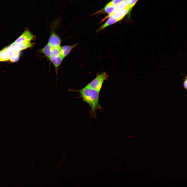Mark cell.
<instances>
[{"instance_id": "cell-1", "label": "cell", "mask_w": 187, "mask_h": 187, "mask_svg": "<svg viewBox=\"0 0 187 187\" xmlns=\"http://www.w3.org/2000/svg\"><path fill=\"white\" fill-rule=\"evenodd\" d=\"M69 91L79 93L80 97L90 107V116L91 117L95 118L97 116L96 111L102 110V108L99 101V92L91 88L87 85L80 90L70 89Z\"/></svg>"}, {"instance_id": "cell-2", "label": "cell", "mask_w": 187, "mask_h": 187, "mask_svg": "<svg viewBox=\"0 0 187 187\" xmlns=\"http://www.w3.org/2000/svg\"><path fill=\"white\" fill-rule=\"evenodd\" d=\"M36 36L26 28L24 31L16 41L9 46L20 52L21 51L33 47L35 43L32 41L35 39Z\"/></svg>"}, {"instance_id": "cell-3", "label": "cell", "mask_w": 187, "mask_h": 187, "mask_svg": "<svg viewBox=\"0 0 187 187\" xmlns=\"http://www.w3.org/2000/svg\"><path fill=\"white\" fill-rule=\"evenodd\" d=\"M108 75L105 72L97 74L95 78L87 85L91 88L100 92L104 82L106 80Z\"/></svg>"}, {"instance_id": "cell-4", "label": "cell", "mask_w": 187, "mask_h": 187, "mask_svg": "<svg viewBox=\"0 0 187 187\" xmlns=\"http://www.w3.org/2000/svg\"><path fill=\"white\" fill-rule=\"evenodd\" d=\"M48 43L52 47L60 46L61 40L58 36L53 31H52L49 39Z\"/></svg>"}, {"instance_id": "cell-5", "label": "cell", "mask_w": 187, "mask_h": 187, "mask_svg": "<svg viewBox=\"0 0 187 187\" xmlns=\"http://www.w3.org/2000/svg\"><path fill=\"white\" fill-rule=\"evenodd\" d=\"M129 11V9H118L111 15L119 21L122 19Z\"/></svg>"}, {"instance_id": "cell-6", "label": "cell", "mask_w": 187, "mask_h": 187, "mask_svg": "<svg viewBox=\"0 0 187 187\" xmlns=\"http://www.w3.org/2000/svg\"><path fill=\"white\" fill-rule=\"evenodd\" d=\"M77 45L78 44H76L71 45H65L62 47L60 56L64 58L67 56L71 50Z\"/></svg>"}, {"instance_id": "cell-7", "label": "cell", "mask_w": 187, "mask_h": 187, "mask_svg": "<svg viewBox=\"0 0 187 187\" xmlns=\"http://www.w3.org/2000/svg\"><path fill=\"white\" fill-rule=\"evenodd\" d=\"M63 58L61 56H52L49 59L55 67L57 74L58 67L62 63Z\"/></svg>"}, {"instance_id": "cell-8", "label": "cell", "mask_w": 187, "mask_h": 187, "mask_svg": "<svg viewBox=\"0 0 187 187\" xmlns=\"http://www.w3.org/2000/svg\"><path fill=\"white\" fill-rule=\"evenodd\" d=\"M118 21L112 15H110L106 22L102 25L100 28L97 30V31L98 32L104 29L108 26L115 23Z\"/></svg>"}, {"instance_id": "cell-9", "label": "cell", "mask_w": 187, "mask_h": 187, "mask_svg": "<svg viewBox=\"0 0 187 187\" xmlns=\"http://www.w3.org/2000/svg\"><path fill=\"white\" fill-rule=\"evenodd\" d=\"M52 47L48 43L40 50V52L44 54L49 59L52 56Z\"/></svg>"}, {"instance_id": "cell-10", "label": "cell", "mask_w": 187, "mask_h": 187, "mask_svg": "<svg viewBox=\"0 0 187 187\" xmlns=\"http://www.w3.org/2000/svg\"><path fill=\"white\" fill-rule=\"evenodd\" d=\"M8 46L3 48L0 51V62H4L9 60L10 58L8 51Z\"/></svg>"}, {"instance_id": "cell-11", "label": "cell", "mask_w": 187, "mask_h": 187, "mask_svg": "<svg viewBox=\"0 0 187 187\" xmlns=\"http://www.w3.org/2000/svg\"><path fill=\"white\" fill-rule=\"evenodd\" d=\"M118 9L117 6L110 5L108 4H106L104 8L105 12L110 15L113 14Z\"/></svg>"}, {"instance_id": "cell-12", "label": "cell", "mask_w": 187, "mask_h": 187, "mask_svg": "<svg viewBox=\"0 0 187 187\" xmlns=\"http://www.w3.org/2000/svg\"><path fill=\"white\" fill-rule=\"evenodd\" d=\"M62 47H52L51 49L52 56H60V53Z\"/></svg>"}, {"instance_id": "cell-13", "label": "cell", "mask_w": 187, "mask_h": 187, "mask_svg": "<svg viewBox=\"0 0 187 187\" xmlns=\"http://www.w3.org/2000/svg\"><path fill=\"white\" fill-rule=\"evenodd\" d=\"M118 9H125L129 8V3L128 0H124L117 6Z\"/></svg>"}, {"instance_id": "cell-14", "label": "cell", "mask_w": 187, "mask_h": 187, "mask_svg": "<svg viewBox=\"0 0 187 187\" xmlns=\"http://www.w3.org/2000/svg\"><path fill=\"white\" fill-rule=\"evenodd\" d=\"M124 0H112L108 4L111 5L118 6L120 3Z\"/></svg>"}, {"instance_id": "cell-15", "label": "cell", "mask_w": 187, "mask_h": 187, "mask_svg": "<svg viewBox=\"0 0 187 187\" xmlns=\"http://www.w3.org/2000/svg\"><path fill=\"white\" fill-rule=\"evenodd\" d=\"M129 3V8L130 11L132 8L136 3L138 0H128Z\"/></svg>"}, {"instance_id": "cell-16", "label": "cell", "mask_w": 187, "mask_h": 187, "mask_svg": "<svg viewBox=\"0 0 187 187\" xmlns=\"http://www.w3.org/2000/svg\"><path fill=\"white\" fill-rule=\"evenodd\" d=\"M183 85L184 88L187 90V75L184 79Z\"/></svg>"}]
</instances>
